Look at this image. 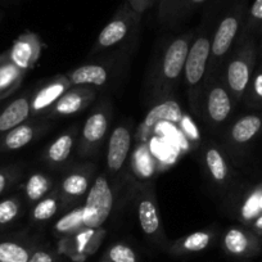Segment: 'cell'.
<instances>
[{
  "instance_id": "30",
  "label": "cell",
  "mask_w": 262,
  "mask_h": 262,
  "mask_svg": "<svg viewBox=\"0 0 262 262\" xmlns=\"http://www.w3.org/2000/svg\"><path fill=\"white\" fill-rule=\"evenodd\" d=\"M262 213V180L244 195L239 206L238 217L244 226H248Z\"/></svg>"
},
{
  "instance_id": "27",
  "label": "cell",
  "mask_w": 262,
  "mask_h": 262,
  "mask_svg": "<svg viewBox=\"0 0 262 262\" xmlns=\"http://www.w3.org/2000/svg\"><path fill=\"white\" fill-rule=\"evenodd\" d=\"M62 211L63 203L60 200L58 186H55L52 193H49L41 201L32 206L31 211H30V220L35 225H42L55 217Z\"/></svg>"
},
{
  "instance_id": "5",
  "label": "cell",
  "mask_w": 262,
  "mask_h": 262,
  "mask_svg": "<svg viewBox=\"0 0 262 262\" xmlns=\"http://www.w3.org/2000/svg\"><path fill=\"white\" fill-rule=\"evenodd\" d=\"M140 21L142 16L131 8L127 0H125L110 22L98 34L90 50V55H103L113 50L131 48V41H134L137 36Z\"/></svg>"
},
{
  "instance_id": "40",
  "label": "cell",
  "mask_w": 262,
  "mask_h": 262,
  "mask_svg": "<svg viewBox=\"0 0 262 262\" xmlns=\"http://www.w3.org/2000/svg\"><path fill=\"white\" fill-rule=\"evenodd\" d=\"M7 58H8V50H6V52H3V53H0V64H2V63H3Z\"/></svg>"
},
{
  "instance_id": "41",
  "label": "cell",
  "mask_w": 262,
  "mask_h": 262,
  "mask_svg": "<svg viewBox=\"0 0 262 262\" xmlns=\"http://www.w3.org/2000/svg\"><path fill=\"white\" fill-rule=\"evenodd\" d=\"M258 35H259V41H258V52H261V50H262V25H261V29H259V31H258Z\"/></svg>"
},
{
  "instance_id": "11",
  "label": "cell",
  "mask_w": 262,
  "mask_h": 262,
  "mask_svg": "<svg viewBox=\"0 0 262 262\" xmlns=\"http://www.w3.org/2000/svg\"><path fill=\"white\" fill-rule=\"evenodd\" d=\"M97 175V165L82 163L70 168L62 176L59 183H57V186L64 212L75 206L82 205Z\"/></svg>"
},
{
  "instance_id": "2",
  "label": "cell",
  "mask_w": 262,
  "mask_h": 262,
  "mask_svg": "<svg viewBox=\"0 0 262 262\" xmlns=\"http://www.w3.org/2000/svg\"><path fill=\"white\" fill-rule=\"evenodd\" d=\"M257 55L258 44L256 36L241 35L217 76L226 85L236 104L243 100L247 88L251 82L257 67Z\"/></svg>"
},
{
  "instance_id": "43",
  "label": "cell",
  "mask_w": 262,
  "mask_h": 262,
  "mask_svg": "<svg viewBox=\"0 0 262 262\" xmlns=\"http://www.w3.org/2000/svg\"><path fill=\"white\" fill-rule=\"evenodd\" d=\"M259 53V54H261V58H262V50H261V52H258Z\"/></svg>"
},
{
  "instance_id": "35",
  "label": "cell",
  "mask_w": 262,
  "mask_h": 262,
  "mask_svg": "<svg viewBox=\"0 0 262 262\" xmlns=\"http://www.w3.org/2000/svg\"><path fill=\"white\" fill-rule=\"evenodd\" d=\"M262 25V0H254L252 6L247 11L246 19L242 27L241 35H253L258 34Z\"/></svg>"
},
{
  "instance_id": "28",
  "label": "cell",
  "mask_w": 262,
  "mask_h": 262,
  "mask_svg": "<svg viewBox=\"0 0 262 262\" xmlns=\"http://www.w3.org/2000/svg\"><path fill=\"white\" fill-rule=\"evenodd\" d=\"M26 74L27 72L18 69L13 62H11L9 58L0 64V103L18 92Z\"/></svg>"
},
{
  "instance_id": "38",
  "label": "cell",
  "mask_w": 262,
  "mask_h": 262,
  "mask_svg": "<svg viewBox=\"0 0 262 262\" xmlns=\"http://www.w3.org/2000/svg\"><path fill=\"white\" fill-rule=\"evenodd\" d=\"M157 0H127L128 6L134 9L138 14L143 16L149 8L155 6Z\"/></svg>"
},
{
  "instance_id": "1",
  "label": "cell",
  "mask_w": 262,
  "mask_h": 262,
  "mask_svg": "<svg viewBox=\"0 0 262 262\" xmlns=\"http://www.w3.org/2000/svg\"><path fill=\"white\" fill-rule=\"evenodd\" d=\"M195 31H186L173 37L162 49L153 67L149 93L153 100H163L172 97L180 85L189 48Z\"/></svg>"
},
{
  "instance_id": "16",
  "label": "cell",
  "mask_w": 262,
  "mask_h": 262,
  "mask_svg": "<svg viewBox=\"0 0 262 262\" xmlns=\"http://www.w3.org/2000/svg\"><path fill=\"white\" fill-rule=\"evenodd\" d=\"M221 248L233 258H251L261 253L262 238L247 226H231L223 234Z\"/></svg>"
},
{
  "instance_id": "25",
  "label": "cell",
  "mask_w": 262,
  "mask_h": 262,
  "mask_svg": "<svg viewBox=\"0 0 262 262\" xmlns=\"http://www.w3.org/2000/svg\"><path fill=\"white\" fill-rule=\"evenodd\" d=\"M30 95L25 92L11 100L0 103V137L30 118Z\"/></svg>"
},
{
  "instance_id": "31",
  "label": "cell",
  "mask_w": 262,
  "mask_h": 262,
  "mask_svg": "<svg viewBox=\"0 0 262 262\" xmlns=\"http://www.w3.org/2000/svg\"><path fill=\"white\" fill-rule=\"evenodd\" d=\"M130 162L133 170L140 178L139 183L149 181V179L155 175V162L145 142H138L137 147L131 153Z\"/></svg>"
},
{
  "instance_id": "3",
  "label": "cell",
  "mask_w": 262,
  "mask_h": 262,
  "mask_svg": "<svg viewBox=\"0 0 262 262\" xmlns=\"http://www.w3.org/2000/svg\"><path fill=\"white\" fill-rule=\"evenodd\" d=\"M211 54V36L207 29L195 31L194 39L189 48L188 57L184 67L183 84L188 97L189 107L193 115L200 118L201 99L207 82L208 64Z\"/></svg>"
},
{
  "instance_id": "42",
  "label": "cell",
  "mask_w": 262,
  "mask_h": 262,
  "mask_svg": "<svg viewBox=\"0 0 262 262\" xmlns=\"http://www.w3.org/2000/svg\"><path fill=\"white\" fill-rule=\"evenodd\" d=\"M3 19V12H0V21Z\"/></svg>"
},
{
  "instance_id": "10",
  "label": "cell",
  "mask_w": 262,
  "mask_h": 262,
  "mask_svg": "<svg viewBox=\"0 0 262 262\" xmlns=\"http://www.w3.org/2000/svg\"><path fill=\"white\" fill-rule=\"evenodd\" d=\"M115 188L107 173L99 172L82 202L85 228H103L115 206Z\"/></svg>"
},
{
  "instance_id": "7",
  "label": "cell",
  "mask_w": 262,
  "mask_h": 262,
  "mask_svg": "<svg viewBox=\"0 0 262 262\" xmlns=\"http://www.w3.org/2000/svg\"><path fill=\"white\" fill-rule=\"evenodd\" d=\"M130 48L113 50L107 53L108 57L104 59H98L95 62L85 63L77 66L75 69L66 72L72 86L76 85H88L95 89H100L110 85L123 70V62L127 59Z\"/></svg>"
},
{
  "instance_id": "6",
  "label": "cell",
  "mask_w": 262,
  "mask_h": 262,
  "mask_svg": "<svg viewBox=\"0 0 262 262\" xmlns=\"http://www.w3.org/2000/svg\"><path fill=\"white\" fill-rule=\"evenodd\" d=\"M134 208L139 228L147 241L157 248L166 251L170 241L166 235L152 181L139 183L137 185L134 194Z\"/></svg>"
},
{
  "instance_id": "37",
  "label": "cell",
  "mask_w": 262,
  "mask_h": 262,
  "mask_svg": "<svg viewBox=\"0 0 262 262\" xmlns=\"http://www.w3.org/2000/svg\"><path fill=\"white\" fill-rule=\"evenodd\" d=\"M29 262H66L64 256L52 246L45 243H39L32 252Z\"/></svg>"
},
{
  "instance_id": "14",
  "label": "cell",
  "mask_w": 262,
  "mask_h": 262,
  "mask_svg": "<svg viewBox=\"0 0 262 262\" xmlns=\"http://www.w3.org/2000/svg\"><path fill=\"white\" fill-rule=\"evenodd\" d=\"M107 230L104 228H84L79 233L58 241V251L72 261H84L94 254L102 244Z\"/></svg>"
},
{
  "instance_id": "24",
  "label": "cell",
  "mask_w": 262,
  "mask_h": 262,
  "mask_svg": "<svg viewBox=\"0 0 262 262\" xmlns=\"http://www.w3.org/2000/svg\"><path fill=\"white\" fill-rule=\"evenodd\" d=\"M207 0H160L157 18L163 26L175 27L185 21Z\"/></svg>"
},
{
  "instance_id": "22",
  "label": "cell",
  "mask_w": 262,
  "mask_h": 262,
  "mask_svg": "<svg viewBox=\"0 0 262 262\" xmlns=\"http://www.w3.org/2000/svg\"><path fill=\"white\" fill-rule=\"evenodd\" d=\"M79 127L72 126L58 135L42 152V161L50 168H59L71 157L79 139Z\"/></svg>"
},
{
  "instance_id": "32",
  "label": "cell",
  "mask_w": 262,
  "mask_h": 262,
  "mask_svg": "<svg viewBox=\"0 0 262 262\" xmlns=\"http://www.w3.org/2000/svg\"><path fill=\"white\" fill-rule=\"evenodd\" d=\"M22 213L24 200L21 195H9L0 200V230H4L17 223Z\"/></svg>"
},
{
  "instance_id": "23",
  "label": "cell",
  "mask_w": 262,
  "mask_h": 262,
  "mask_svg": "<svg viewBox=\"0 0 262 262\" xmlns=\"http://www.w3.org/2000/svg\"><path fill=\"white\" fill-rule=\"evenodd\" d=\"M39 243L25 234L0 235V262H29Z\"/></svg>"
},
{
  "instance_id": "34",
  "label": "cell",
  "mask_w": 262,
  "mask_h": 262,
  "mask_svg": "<svg viewBox=\"0 0 262 262\" xmlns=\"http://www.w3.org/2000/svg\"><path fill=\"white\" fill-rule=\"evenodd\" d=\"M243 100L252 110H262V63L254 70Z\"/></svg>"
},
{
  "instance_id": "39",
  "label": "cell",
  "mask_w": 262,
  "mask_h": 262,
  "mask_svg": "<svg viewBox=\"0 0 262 262\" xmlns=\"http://www.w3.org/2000/svg\"><path fill=\"white\" fill-rule=\"evenodd\" d=\"M247 228H249L251 230H253L257 235H259L262 238V213L261 215L257 216V217L254 219V220L252 221V223L249 224Z\"/></svg>"
},
{
  "instance_id": "33",
  "label": "cell",
  "mask_w": 262,
  "mask_h": 262,
  "mask_svg": "<svg viewBox=\"0 0 262 262\" xmlns=\"http://www.w3.org/2000/svg\"><path fill=\"white\" fill-rule=\"evenodd\" d=\"M99 262H142L139 254L126 242H115L107 247Z\"/></svg>"
},
{
  "instance_id": "21",
  "label": "cell",
  "mask_w": 262,
  "mask_h": 262,
  "mask_svg": "<svg viewBox=\"0 0 262 262\" xmlns=\"http://www.w3.org/2000/svg\"><path fill=\"white\" fill-rule=\"evenodd\" d=\"M217 238L215 229H202L168 242L165 252L172 257H186L202 253L213 246Z\"/></svg>"
},
{
  "instance_id": "17",
  "label": "cell",
  "mask_w": 262,
  "mask_h": 262,
  "mask_svg": "<svg viewBox=\"0 0 262 262\" xmlns=\"http://www.w3.org/2000/svg\"><path fill=\"white\" fill-rule=\"evenodd\" d=\"M97 95L98 89L93 86H88V85L72 86L50 108L45 118L53 121L79 115V113L84 112L97 99Z\"/></svg>"
},
{
  "instance_id": "8",
  "label": "cell",
  "mask_w": 262,
  "mask_h": 262,
  "mask_svg": "<svg viewBox=\"0 0 262 262\" xmlns=\"http://www.w3.org/2000/svg\"><path fill=\"white\" fill-rule=\"evenodd\" d=\"M112 107L107 99L98 103L90 112L80 130L76 144V153L79 157L88 158L97 155L103 148L110 137Z\"/></svg>"
},
{
  "instance_id": "15",
  "label": "cell",
  "mask_w": 262,
  "mask_h": 262,
  "mask_svg": "<svg viewBox=\"0 0 262 262\" xmlns=\"http://www.w3.org/2000/svg\"><path fill=\"white\" fill-rule=\"evenodd\" d=\"M49 127L50 123L47 118H29L0 137V155L16 152L27 147L42 137Z\"/></svg>"
},
{
  "instance_id": "19",
  "label": "cell",
  "mask_w": 262,
  "mask_h": 262,
  "mask_svg": "<svg viewBox=\"0 0 262 262\" xmlns=\"http://www.w3.org/2000/svg\"><path fill=\"white\" fill-rule=\"evenodd\" d=\"M262 133V115L247 113L236 118L226 130V144L233 150H243Z\"/></svg>"
},
{
  "instance_id": "4",
  "label": "cell",
  "mask_w": 262,
  "mask_h": 262,
  "mask_svg": "<svg viewBox=\"0 0 262 262\" xmlns=\"http://www.w3.org/2000/svg\"><path fill=\"white\" fill-rule=\"evenodd\" d=\"M247 0H236L235 4L226 12L211 36V54L208 64V77H217L224 67V63L233 52L242 27L246 19Z\"/></svg>"
},
{
  "instance_id": "26",
  "label": "cell",
  "mask_w": 262,
  "mask_h": 262,
  "mask_svg": "<svg viewBox=\"0 0 262 262\" xmlns=\"http://www.w3.org/2000/svg\"><path fill=\"white\" fill-rule=\"evenodd\" d=\"M55 186H57V183L48 173L42 172V171H35V172L30 173L29 178L22 184L25 203L32 207L35 203L52 193Z\"/></svg>"
},
{
  "instance_id": "29",
  "label": "cell",
  "mask_w": 262,
  "mask_h": 262,
  "mask_svg": "<svg viewBox=\"0 0 262 262\" xmlns=\"http://www.w3.org/2000/svg\"><path fill=\"white\" fill-rule=\"evenodd\" d=\"M85 228L82 217V205L75 206L66 211L53 225V235L59 239L67 238L79 233Z\"/></svg>"
},
{
  "instance_id": "9",
  "label": "cell",
  "mask_w": 262,
  "mask_h": 262,
  "mask_svg": "<svg viewBox=\"0 0 262 262\" xmlns=\"http://www.w3.org/2000/svg\"><path fill=\"white\" fill-rule=\"evenodd\" d=\"M236 103L220 77H210L201 99L200 118L211 128H219L230 118Z\"/></svg>"
},
{
  "instance_id": "12",
  "label": "cell",
  "mask_w": 262,
  "mask_h": 262,
  "mask_svg": "<svg viewBox=\"0 0 262 262\" xmlns=\"http://www.w3.org/2000/svg\"><path fill=\"white\" fill-rule=\"evenodd\" d=\"M133 130L128 123L116 126L107 140L105 173L110 180H118L125 173L133 152Z\"/></svg>"
},
{
  "instance_id": "13",
  "label": "cell",
  "mask_w": 262,
  "mask_h": 262,
  "mask_svg": "<svg viewBox=\"0 0 262 262\" xmlns=\"http://www.w3.org/2000/svg\"><path fill=\"white\" fill-rule=\"evenodd\" d=\"M71 88L66 74L55 75L40 84L30 95V118H45L50 108Z\"/></svg>"
},
{
  "instance_id": "36",
  "label": "cell",
  "mask_w": 262,
  "mask_h": 262,
  "mask_svg": "<svg viewBox=\"0 0 262 262\" xmlns=\"http://www.w3.org/2000/svg\"><path fill=\"white\" fill-rule=\"evenodd\" d=\"M24 170L18 165H9L0 167V196L8 193L21 181Z\"/></svg>"
},
{
  "instance_id": "18",
  "label": "cell",
  "mask_w": 262,
  "mask_h": 262,
  "mask_svg": "<svg viewBox=\"0 0 262 262\" xmlns=\"http://www.w3.org/2000/svg\"><path fill=\"white\" fill-rule=\"evenodd\" d=\"M42 53V41L40 35L25 31L13 41L8 49V58L18 69L29 72L35 69Z\"/></svg>"
},
{
  "instance_id": "20",
  "label": "cell",
  "mask_w": 262,
  "mask_h": 262,
  "mask_svg": "<svg viewBox=\"0 0 262 262\" xmlns=\"http://www.w3.org/2000/svg\"><path fill=\"white\" fill-rule=\"evenodd\" d=\"M202 162L210 180L219 188L224 189L233 179V168L226 153L213 142L206 143L202 152Z\"/></svg>"
}]
</instances>
